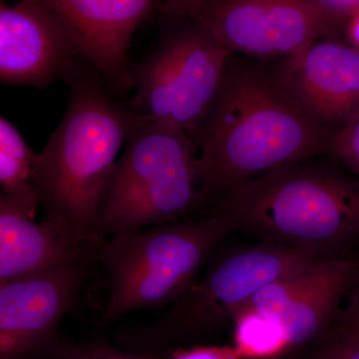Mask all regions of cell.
<instances>
[{
  "label": "cell",
  "instance_id": "1",
  "mask_svg": "<svg viewBox=\"0 0 359 359\" xmlns=\"http://www.w3.org/2000/svg\"><path fill=\"white\" fill-rule=\"evenodd\" d=\"M332 134L290 98L273 63L231 54L216 102L194 140L205 205L216 212L252 180L327 156Z\"/></svg>",
  "mask_w": 359,
  "mask_h": 359
},
{
  "label": "cell",
  "instance_id": "2",
  "mask_svg": "<svg viewBox=\"0 0 359 359\" xmlns=\"http://www.w3.org/2000/svg\"><path fill=\"white\" fill-rule=\"evenodd\" d=\"M65 81L67 107L33 168L42 221L75 244L96 245L98 208L117 157L140 120L81 55Z\"/></svg>",
  "mask_w": 359,
  "mask_h": 359
},
{
  "label": "cell",
  "instance_id": "3",
  "mask_svg": "<svg viewBox=\"0 0 359 359\" xmlns=\"http://www.w3.org/2000/svg\"><path fill=\"white\" fill-rule=\"evenodd\" d=\"M235 231L321 259L359 256V181L328 156L245 184L219 208Z\"/></svg>",
  "mask_w": 359,
  "mask_h": 359
},
{
  "label": "cell",
  "instance_id": "4",
  "mask_svg": "<svg viewBox=\"0 0 359 359\" xmlns=\"http://www.w3.org/2000/svg\"><path fill=\"white\" fill-rule=\"evenodd\" d=\"M233 231V219L218 212L100 238L97 256L107 275L109 297L95 332L136 309L172 304Z\"/></svg>",
  "mask_w": 359,
  "mask_h": 359
},
{
  "label": "cell",
  "instance_id": "5",
  "mask_svg": "<svg viewBox=\"0 0 359 359\" xmlns=\"http://www.w3.org/2000/svg\"><path fill=\"white\" fill-rule=\"evenodd\" d=\"M205 207L199 150L179 127L141 123L101 199L99 238L195 218Z\"/></svg>",
  "mask_w": 359,
  "mask_h": 359
},
{
  "label": "cell",
  "instance_id": "6",
  "mask_svg": "<svg viewBox=\"0 0 359 359\" xmlns=\"http://www.w3.org/2000/svg\"><path fill=\"white\" fill-rule=\"evenodd\" d=\"M321 257L275 243L257 242L215 257L202 278L194 280L159 320L118 328L122 351L160 353L221 330L238 309L269 283L292 275Z\"/></svg>",
  "mask_w": 359,
  "mask_h": 359
},
{
  "label": "cell",
  "instance_id": "7",
  "mask_svg": "<svg viewBox=\"0 0 359 359\" xmlns=\"http://www.w3.org/2000/svg\"><path fill=\"white\" fill-rule=\"evenodd\" d=\"M157 47L131 68L127 101L141 122L174 125L195 140L216 102L230 51L197 20L163 18Z\"/></svg>",
  "mask_w": 359,
  "mask_h": 359
},
{
  "label": "cell",
  "instance_id": "8",
  "mask_svg": "<svg viewBox=\"0 0 359 359\" xmlns=\"http://www.w3.org/2000/svg\"><path fill=\"white\" fill-rule=\"evenodd\" d=\"M188 16L231 53L264 61L290 57L341 28L311 0H207Z\"/></svg>",
  "mask_w": 359,
  "mask_h": 359
},
{
  "label": "cell",
  "instance_id": "9",
  "mask_svg": "<svg viewBox=\"0 0 359 359\" xmlns=\"http://www.w3.org/2000/svg\"><path fill=\"white\" fill-rule=\"evenodd\" d=\"M94 264H57L0 282V359L46 355Z\"/></svg>",
  "mask_w": 359,
  "mask_h": 359
},
{
  "label": "cell",
  "instance_id": "10",
  "mask_svg": "<svg viewBox=\"0 0 359 359\" xmlns=\"http://www.w3.org/2000/svg\"><path fill=\"white\" fill-rule=\"evenodd\" d=\"M359 283V256L318 259L269 283L241 309L275 321L290 349L311 344Z\"/></svg>",
  "mask_w": 359,
  "mask_h": 359
},
{
  "label": "cell",
  "instance_id": "11",
  "mask_svg": "<svg viewBox=\"0 0 359 359\" xmlns=\"http://www.w3.org/2000/svg\"><path fill=\"white\" fill-rule=\"evenodd\" d=\"M80 56L69 32L44 0L0 4V82L46 88L65 80Z\"/></svg>",
  "mask_w": 359,
  "mask_h": 359
},
{
  "label": "cell",
  "instance_id": "12",
  "mask_svg": "<svg viewBox=\"0 0 359 359\" xmlns=\"http://www.w3.org/2000/svg\"><path fill=\"white\" fill-rule=\"evenodd\" d=\"M273 63L278 82L297 107L330 131L359 114V51L325 37Z\"/></svg>",
  "mask_w": 359,
  "mask_h": 359
},
{
  "label": "cell",
  "instance_id": "13",
  "mask_svg": "<svg viewBox=\"0 0 359 359\" xmlns=\"http://www.w3.org/2000/svg\"><path fill=\"white\" fill-rule=\"evenodd\" d=\"M44 1L65 23L80 55L100 72L116 95L123 98L132 91L130 44L155 0Z\"/></svg>",
  "mask_w": 359,
  "mask_h": 359
},
{
  "label": "cell",
  "instance_id": "14",
  "mask_svg": "<svg viewBox=\"0 0 359 359\" xmlns=\"http://www.w3.org/2000/svg\"><path fill=\"white\" fill-rule=\"evenodd\" d=\"M35 216L0 194V282L57 264L98 263L96 245L75 244Z\"/></svg>",
  "mask_w": 359,
  "mask_h": 359
},
{
  "label": "cell",
  "instance_id": "15",
  "mask_svg": "<svg viewBox=\"0 0 359 359\" xmlns=\"http://www.w3.org/2000/svg\"><path fill=\"white\" fill-rule=\"evenodd\" d=\"M15 125L0 117V186L8 199L37 214L39 197L32 185L33 168L39 159Z\"/></svg>",
  "mask_w": 359,
  "mask_h": 359
},
{
  "label": "cell",
  "instance_id": "16",
  "mask_svg": "<svg viewBox=\"0 0 359 359\" xmlns=\"http://www.w3.org/2000/svg\"><path fill=\"white\" fill-rule=\"evenodd\" d=\"M231 323L233 346L244 359H273L290 351L283 330L263 314L240 309Z\"/></svg>",
  "mask_w": 359,
  "mask_h": 359
},
{
  "label": "cell",
  "instance_id": "17",
  "mask_svg": "<svg viewBox=\"0 0 359 359\" xmlns=\"http://www.w3.org/2000/svg\"><path fill=\"white\" fill-rule=\"evenodd\" d=\"M306 359H359V309L348 301L311 342Z\"/></svg>",
  "mask_w": 359,
  "mask_h": 359
},
{
  "label": "cell",
  "instance_id": "18",
  "mask_svg": "<svg viewBox=\"0 0 359 359\" xmlns=\"http://www.w3.org/2000/svg\"><path fill=\"white\" fill-rule=\"evenodd\" d=\"M44 359H157L158 353H134L111 346L100 334L87 344H72L59 339Z\"/></svg>",
  "mask_w": 359,
  "mask_h": 359
},
{
  "label": "cell",
  "instance_id": "19",
  "mask_svg": "<svg viewBox=\"0 0 359 359\" xmlns=\"http://www.w3.org/2000/svg\"><path fill=\"white\" fill-rule=\"evenodd\" d=\"M327 156L359 181V114L335 130Z\"/></svg>",
  "mask_w": 359,
  "mask_h": 359
},
{
  "label": "cell",
  "instance_id": "20",
  "mask_svg": "<svg viewBox=\"0 0 359 359\" xmlns=\"http://www.w3.org/2000/svg\"><path fill=\"white\" fill-rule=\"evenodd\" d=\"M157 359H244L233 346L175 347L158 353Z\"/></svg>",
  "mask_w": 359,
  "mask_h": 359
},
{
  "label": "cell",
  "instance_id": "21",
  "mask_svg": "<svg viewBox=\"0 0 359 359\" xmlns=\"http://www.w3.org/2000/svg\"><path fill=\"white\" fill-rule=\"evenodd\" d=\"M337 25L344 27L349 18L359 9V0H311Z\"/></svg>",
  "mask_w": 359,
  "mask_h": 359
},
{
  "label": "cell",
  "instance_id": "22",
  "mask_svg": "<svg viewBox=\"0 0 359 359\" xmlns=\"http://www.w3.org/2000/svg\"><path fill=\"white\" fill-rule=\"evenodd\" d=\"M207 0H165L160 6L163 18H184Z\"/></svg>",
  "mask_w": 359,
  "mask_h": 359
},
{
  "label": "cell",
  "instance_id": "23",
  "mask_svg": "<svg viewBox=\"0 0 359 359\" xmlns=\"http://www.w3.org/2000/svg\"><path fill=\"white\" fill-rule=\"evenodd\" d=\"M346 41L359 51V9L349 18L346 26Z\"/></svg>",
  "mask_w": 359,
  "mask_h": 359
},
{
  "label": "cell",
  "instance_id": "24",
  "mask_svg": "<svg viewBox=\"0 0 359 359\" xmlns=\"http://www.w3.org/2000/svg\"><path fill=\"white\" fill-rule=\"evenodd\" d=\"M347 301L351 302L355 308L359 309V283L351 290V294L347 297Z\"/></svg>",
  "mask_w": 359,
  "mask_h": 359
}]
</instances>
